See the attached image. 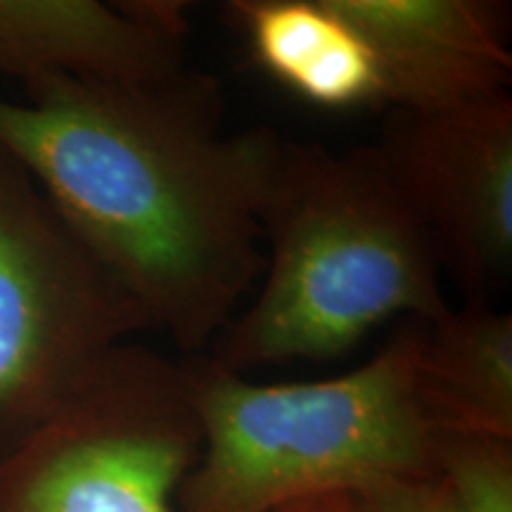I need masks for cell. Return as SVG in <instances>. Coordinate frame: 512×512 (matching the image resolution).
<instances>
[{
    "instance_id": "cell-1",
    "label": "cell",
    "mask_w": 512,
    "mask_h": 512,
    "mask_svg": "<svg viewBox=\"0 0 512 512\" xmlns=\"http://www.w3.org/2000/svg\"><path fill=\"white\" fill-rule=\"evenodd\" d=\"M0 98V147L188 356L207 351L264 271L271 128H226L219 81L43 74Z\"/></svg>"
},
{
    "instance_id": "cell-5",
    "label": "cell",
    "mask_w": 512,
    "mask_h": 512,
    "mask_svg": "<svg viewBox=\"0 0 512 512\" xmlns=\"http://www.w3.org/2000/svg\"><path fill=\"white\" fill-rule=\"evenodd\" d=\"M145 330L143 306L0 147V456Z\"/></svg>"
},
{
    "instance_id": "cell-8",
    "label": "cell",
    "mask_w": 512,
    "mask_h": 512,
    "mask_svg": "<svg viewBox=\"0 0 512 512\" xmlns=\"http://www.w3.org/2000/svg\"><path fill=\"white\" fill-rule=\"evenodd\" d=\"M178 0H0V76L140 81L185 69Z\"/></svg>"
},
{
    "instance_id": "cell-7",
    "label": "cell",
    "mask_w": 512,
    "mask_h": 512,
    "mask_svg": "<svg viewBox=\"0 0 512 512\" xmlns=\"http://www.w3.org/2000/svg\"><path fill=\"white\" fill-rule=\"evenodd\" d=\"M373 50L387 110L446 112L508 93V10L491 0H332Z\"/></svg>"
},
{
    "instance_id": "cell-9",
    "label": "cell",
    "mask_w": 512,
    "mask_h": 512,
    "mask_svg": "<svg viewBox=\"0 0 512 512\" xmlns=\"http://www.w3.org/2000/svg\"><path fill=\"white\" fill-rule=\"evenodd\" d=\"M256 64L299 98L325 110L382 105L373 50L332 0H235Z\"/></svg>"
},
{
    "instance_id": "cell-6",
    "label": "cell",
    "mask_w": 512,
    "mask_h": 512,
    "mask_svg": "<svg viewBox=\"0 0 512 512\" xmlns=\"http://www.w3.org/2000/svg\"><path fill=\"white\" fill-rule=\"evenodd\" d=\"M465 304H494L512 275V98L446 112L389 110L373 145Z\"/></svg>"
},
{
    "instance_id": "cell-3",
    "label": "cell",
    "mask_w": 512,
    "mask_h": 512,
    "mask_svg": "<svg viewBox=\"0 0 512 512\" xmlns=\"http://www.w3.org/2000/svg\"><path fill=\"white\" fill-rule=\"evenodd\" d=\"M422 328L406 320L363 366L316 382L259 384L207 354L183 361L202 448L176 512H278L437 475L444 432L415 380Z\"/></svg>"
},
{
    "instance_id": "cell-12",
    "label": "cell",
    "mask_w": 512,
    "mask_h": 512,
    "mask_svg": "<svg viewBox=\"0 0 512 512\" xmlns=\"http://www.w3.org/2000/svg\"><path fill=\"white\" fill-rule=\"evenodd\" d=\"M347 512H458L451 491L437 475L406 477L347 496Z\"/></svg>"
},
{
    "instance_id": "cell-11",
    "label": "cell",
    "mask_w": 512,
    "mask_h": 512,
    "mask_svg": "<svg viewBox=\"0 0 512 512\" xmlns=\"http://www.w3.org/2000/svg\"><path fill=\"white\" fill-rule=\"evenodd\" d=\"M437 472L458 512H512V439L444 434Z\"/></svg>"
},
{
    "instance_id": "cell-4",
    "label": "cell",
    "mask_w": 512,
    "mask_h": 512,
    "mask_svg": "<svg viewBox=\"0 0 512 512\" xmlns=\"http://www.w3.org/2000/svg\"><path fill=\"white\" fill-rule=\"evenodd\" d=\"M200 448L183 363L128 342L0 456V512H176Z\"/></svg>"
},
{
    "instance_id": "cell-10",
    "label": "cell",
    "mask_w": 512,
    "mask_h": 512,
    "mask_svg": "<svg viewBox=\"0 0 512 512\" xmlns=\"http://www.w3.org/2000/svg\"><path fill=\"white\" fill-rule=\"evenodd\" d=\"M418 394L439 432L512 439V316L465 304L420 337Z\"/></svg>"
},
{
    "instance_id": "cell-2",
    "label": "cell",
    "mask_w": 512,
    "mask_h": 512,
    "mask_svg": "<svg viewBox=\"0 0 512 512\" xmlns=\"http://www.w3.org/2000/svg\"><path fill=\"white\" fill-rule=\"evenodd\" d=\"M259 226L261 287L209 347L216 366L330 361L396 316L437 323L451 311L437 249L373 145L280 138Z\"/></svg>"
}]
</instances>
